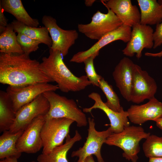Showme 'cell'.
I'll use <instances>...</instances> for the list:
<instances>
[{
    "label": "cell",
    "instance_id": "6da1fadb",
    "mask_svg": "<svg viewBox=\"0 0 162 162\" xmlns=\"http://www.w3.org/2000/svg\"><path fill=\"white\" fill-rule=\"evenodd\" d=\"M40 63L21 54H0V82L12 86H22L53 82L41 70Z\"/></svg>",
    "mask_w": 162,
    "mask_h": 162
},
{
    "label": "cell",
    "instance_id": "7a4b0ae2",
    "mask_svg": "<svg viewBox=\"0 0 162 162\" xmlns=\"http://www.w3.org/2000/svg\"><path fill=\"white\" fill-rule=\"evenodd\" d=\"M40 67L44 74L57 83L63 92H76L85 89L91 83L86 75L77 77L68 68L58 50H49V55L42 58Z\"/></svg>",
    "mask_w": 162,
    "mask_h": 162
},
{
    "label": "cell",
    "instance_id": "3957f363",
    "mask_svg": "<svg viewBox=\"0 0 162 162\" xmlns=\"http://www.w3.org/2000/svg\"><path fill=\"white\" fill-rule=\"evenodd\" d=\"M50 105L48 112L44 116L45 120L57 118H66L72 119L76 123L78 127L87 125L86 116L78 106L73 99H68L54 91H48L43 93Z\"/></svg>",
    "mask_w": 162,
    "mask_h": 162
},
{
    "label": "cell",
    "instance_id": "277c9868",
    "mask_svg": "<svg viewBox=\"0 0 162 162\" xmlns=\"http://www.w3.org/2000/svg\"><path fill=\"white\" fill-rule=\"evenodd\" d=\"M150 134L141 126L129 125L125 127L121 132L111 134L105 143L119 147L124 152L123 157L132 162H137L140 151V142Z\"/></svg>",
    "mask_w": 162,
    "mask_h": 162
},
{
    "label": "cell",
    "instance_id": "5b68a950",
    "mask_svg": "<svg viewBox=\"0 0 162 162\" xmlns=\"http://www.w3.org/2000/svg\"><path fill=\"white\" fill-rule=\"evenodd\" d=\"M107 8L108 12L106 14L97 10L92 16L90 23L79 24V31L90 39L98 40L121 26L123 24L117 16L109 8Z\"/></svg>",
    "mask_w": 162,
    "mask_h": 162
},
{
    "label": "cell",
    "instance_id": "8992f818",
    "mask_svg": "<svg viewBox=\"0 0 162 162\" xmlns=\"http://www.w3.org/2000/svg\"><path fill=\"white\" fill-rule=\"evenodd\" d=\"M74 121L66 118H53L45 120L41 131L42 154L49 153L55 147L63 144L69 134L70 128Z\"/></svg>",
    "mask_w": 162,
    "mask_h": 162
},
{
    "label": "cell",
    "instance_id": "52a82bcc",
    "mask_svg": "<svg viewBox=\"0 0 162 162\" xmlns=\"http://www.w3.org/2000/svg\"><path fill=\"white\" fill-rule=\"evenodd\" d=\"M59 89L57 85L41 82L22 86H8L6 92L11 100L13 108L16 112L22 106L32 101L40 94L48 91Z\"/></svg>",
    "mask_w": 162,
    "mask_h": 162
},
{
    "label": "cell",
    "instance_id": "ba28073f",
    "mask_svg": "<svg viewBox=\"0 0 162 162\" xmlns=\"http://www.w3.org/2000/svg\"><path fill=\"white\" fill-rule=\"evenodd\" d=\"M88 122L89 126L86 141L82 147L72 152L71 157H77L79 158L77 162H83L87 157L94 155L98 162H105L101 155V148L111 133L108 128L101 131H97L93 118H88Z\"/></svg>",
    "mask_w": 162,
    "mask_h": 162
},
{
    "label": "cell",
    "instance_id": "9c48e42d",
    "mask_svg": "<svg viewBox=\"0 0 162 162\" xmlns=\"http://www.w3.org/2000/svg\"><path fill=\"white\" fill-rule=\"evenodd\" d=\"M50 107L49 103L43 94H40L16 112L14 122L9 131L14 133L24 130L35 118L46 114Z\"/></svg>",
    "mask_w": 162,
    "mask_h": 162
},
{
    "label": "cell",
    "instance_id": "30bf717a",
    "mask_svg": "<svg viewBox=\"0 0 162 162\" xmlns=\"http://www.w3.org/2000/svg\"><path fill=\"white\" fill-rule=\"evenodd\" d=\"M41 22L47 29L52 40L50 49L59 51L62 56L67 55L69 49L78 38L77 31L62 29L58 26L56 19L50 16H44Z\"/></svg>",
    "mask_w": 162,
    "mask_h": 162
},
{
    "label": "cell",
    "instance_id": "8fae6325",
    "mask_svg": "<svg viewBox=\"0 0 162 162\" xmlns=\"http://www.w3.org/2000/svg\"><path fill=\"white\" fill-rule=\"evenodd\" d=\"M157 90L154 80L140 66L134 64L131 101L139 104L146 99L149 100L154 97Z\"/></svg>",
    "mask_w": 162,
    "mask_h": 162
},
{
    "label": "cell",
    "instance_id": "7c38bea8",
    "mask_svg": "<svg viewBox=\"0 0 162 162\" xmlns=\"http://www.w3.org/2000/svg\"><path fill=\"white\" fill-rule=\"evenodd\" d=\"M153 30L149 25L139 23L133 26L130 40L122 50L123 54L132 57L136 54L137 58H141L144 48H153Z\"/></svg>",
    "mask_w": 162,
    "mask_h": 162
},
{
    "label": "cell",
    "instance_id": "4fadbf2b",
    "mask_svg": "<svg viewBox=\"0 0 162 162\" xmlns=\"http://www.w3.org/2000/svg\"><path fill=\"white\" fill-rule=\"evenodd\" d=\"M45 122L44 116H40L27 126L16 143V147L19 152L34 154L43 148L40 133Z\"/></svg>",
    "mask_w": 162,
    "mask_h": 162
},
{
    "label": "cell",
    "instance_id": "5bb4252c",
    "mask_svg": "<svg viewBox=\"0 0 162 162\" xmlns=\"http://www.w3.org/2000/svg\"><path fill=\"white\" fill-rule=\"evenodd\" d=\"M132 28L122 24L117 29L104 35L88 49L79 52L74 55L70 60V62H83L86 59L96 53L109 44L117 40L128 43L130 40Z\"/></svg>",
    "mask_w": 162,
    "mask_h": 162
},
{
    "label": "cell",
    "instance_id": "9a60e30c",
    "mask_svg": "<svg viewBox=\"0 0 162 162\" xmlns=\"http://www.w3.org/2000/svg\"><path fill=\"white\" fill-rule=\"evenodd\" d=\"M88 97L94 101V104L90 107L83 108V111L90 113L93 109H96L104 111L110 121V126L108 129L111 133L121 132L125 127L130 125L127 111L124 110L120 112H116L112 110L106 106L98 93L92 92L88 95Z\"/></svg>",
    "mask_w": 162,
    "mask_h": 162
},
{
    "label": "cell",
    "instance_id": "2e32d148",
    "mask_svg": "<svg viewBox=\"0 0 162 162\" xmlns=\"http://www.w3.org/2000/svg\"><path fill=\"white\" fill-rule=\"evenodd\" d=\"M127 111L129 119L134 124H142L149 120L155 122L162 116V102L154 97L144 104L131 105Z\"/></svg>",
    "mask_w": 162,
    "mask_h": 162
},
{
    "label": "cell",
    "instance_id": "e0dca14e",
    "mask_svg": "<svg viewBox=\"0 0 162 162\" xmlns=\"http://www.w3.org/2000/svg\"><path fill=\"white\" fill-rule=\"evenodd\" d=\"M134 64L129 58L124 57L116 65L112 74L116 86L128 101H131Z\"/></svg>",
    "mask_w": 162,
    "mask_h": 162
},
{
    "label": "cell",
    "instance_id": "ac0fdd59",
    "mask_svg": "<svg viewBox=\"0 0 162 162\" xmlns=\"http://www.w3.org/2000/svg\"><path fill=\"white\" fill-rule=\"evenodd\" d=\"M106 8L112 11L122 24L132 27L140 23V13L138 7L130 0H109L105 3Z\"/></svg>",
    "mask_w": 162,
    "mask_h": 162
},
{
    "label": "cell",
    "instance_id": "d6986e66",
    "mask_svg": "<svg viewBox=\"0 0 162 162\" xmlns=\"http://www.w3.org/2000/svg\"><path fill=\"white\" fill-rule=\"evenodd\" d=\"M82 138L78 130H76L73 137L69 134L67 135L64 144L55 147L48 154L39 155L37 159L38 162H69L67 157L68 152L76 142Z\"/></svg>",
    "mask_w": 162,
    "mask_h": 162
},
{
    "label": "cell",
    "instance_id": "ffe728a7",
    "mask_svg": "<svg viewBox=\"0 0 162 162\" xmlns=\"http://www.w3.org/2000/svg\"><path fill=\"white\" fill-rule=\"evenodd\" d=\"M140 9V23L144 25H157L162 20V5L156 0H137Z\"/></svg>",
    "mask_w": 162,
    "mask_h": 162
},
{
    "label": "cell",
    "instance_id": "44dd1931",
    "mask_svg": "<svg viewBox=\"0 0 162 162\" xmlns=\"http://www.w3.org/2000/svg\"><path fill=\"white\" fill-rule=\"evenodd\" d=\"M0 5L4 12L12 14L18 21L33 27H37L39 25L38 20L30 16L21 0H1Z\"/></svg>",
    "mask_w": 162,
    "mask_h": 162
},
{
    "label": "cell",
    "instance_id": "7402d4cb",
    "mask_svg": "<svg viewBox=\"0 0 162 162\" xmlns=\"http://www.w3.org/2000/svg\"><path fill=\"white\" fill-rule=\"evenodd\" d=\"M11 23L15 32L23 34L40 43L46 45L50 48H51L52 40L49 35L47 29L45 26L39 28L32 27L16 20H13Z\"/></svg>",
    "mask_w": 162,
    "mask_h": 162
},
{
    "label": "cell",
    "instance_id": "603a6c76",
    "mask_svg": "<svg viewBox=\"0 0 162 162\" xmlns=\"http://www.w3.org/2000/svg\"><path fill=\"white\" fill-rule=\"evenodd\" d=\"M24 130H20L14 133L9 130L4 131L0 136V159L3 160L10 157L18 159L22 153L16 147L17 141Z\"/></svg>",
    "mask_w": 162,
    "mask_h": 162
},
{
    "label": "cell",
    "instance_id": "cb8c5ba5",
    "mask_svg": "<svg viewBox=\"0 0 162 162\" xmlns=\"http://www.w3.org/2000/svg\"><path fill=\"white\" fill-rule=\"evenodd\" d=\"M11 99L6 92L0 91V132L10 130L16 118Z\"/></svg>",
    "mask_w": 162,
    "mask_h": 162
},
{
    "label": "cell",
    "instance_id": "d4e9b609",
    "mask_svg": "<svg viewBox=\"0 0 162 162\" xmlns=\"http://www.w3.org/2000/svg\"><path fill=\"white\" fill-rule=\"evenodd\" d=\"M12 24L9 23L5 30L0 35L1 53L11 54L24 53L18 42Z\"/></svg>",
    "mask_w": 162,
    "mask_h": 162
},
{
    "label": "cell",
    "instance_id": "484cf974",
    "mask_svg": "<svg viewBox=\"0 0 162 162\" xmlns=\"http://www.w3.org/2000/svg\"><path fill=\"white\" fill-rule=\"evenodd\" d=\"M99 88L105 94L107 101L104 102L106 106L116 112H120L124 110L120 104V100L114 90L112 86L109 84L103 77L99 82Z\"/></svg>",
    "mask_w": 162,
    "mask_h": 162
},
{
    "label": "cell",
    "instance_id": "4316f807",
    "mask_svg": "<svg viewBox=\"0 0 162 162\" xmlns=\"http://www.w3.org/2000/svg\"><path fill=\"white\" fill-rule=\"evenodd\" d=\"M142 149L148 158L162 157V136L151 134L143 143Z\"/></svg>",
    "mask_w": 162,
    "mask_h": 162
},
{
    "label": "cell",
    "instance_id": "83f0119b",
    "mask_svg": "<svg viewBox=\"0 0 162 162\" xmlns=\"http://www.w3.org/2000/svg\"><path fill=\"white\" fill-rule=\"evenodd\" d=\"M99 53H96L86 59L83 62L86 76L91 84L99 87V82L102 77L96 72L94 64V60Z\"/></svg>",
    "mask_w": 162,
    "mask_h": 162
},
{
    "label": "cell",
    "instance_id": "f1b7e54d",
    "mask_svg": "<svg viewBox=\"0 0 162 162\" xmlns=\"http://www.w3.org/2000/svg\"><path fill=\"white\" fill-rule=\"evenodd\" d=\"M17 39L23 52L29 55L31 52L37 51L39 48V42L21 33H18Z\"/></svg>",
    "mask_w": 162,
    "mask_h": 162
},
{
    "label": "cell",
    "instance_id": "f546056e",
    "mask_svg": "<svg viewBox=\"0 0 162 162\" xmlns=\"http://www.w3.org/2000/svg\"><path fill=\"white\" fill-rule=\"evenodd\" d=\"M153 40L154 49L162 44V20L160 23L156 25L155 31L153 33Z\"/></svg>",
    "mask_w": 162,
    "mask_h": 162
},
{
    "label": "cell",
    "instance_id": "4dcf8cb0",
    "mask_svg": "<svg viewBox=\"0 0 162 162\" xmlns=\"http://www.w3.org/2000/svg\"><path fill=\"white\" fill-rule=\"evenodd\" d=\"M4 10L0 5V33H2L8 25V20L4 14Z\"/></svg>",
    "mask_w": 162,
    "mask_h": 162
},
{
    "label": "cell",
    "instance_id": "1f68e13d",
    "mask_svg": "<svg viewBox=\"0 0 162 162\" xmlns=\"http://www.w3.org/2000/svg\"><path fill=\"white\" fill-rule=\"evenodd\" d=\"M145 55L148 56L160 57L162 56V50L156 53L146 52L145 53Z\"/></svg>",
    "mask_w": 162,
    "mask_h": 162
},
{
    "label": "cell",
    "instance_id": "d6a6232c",
    "mask_svg": "<svg viewBox=\"0 0 162 162\" xmlns=\"http://www.w3.org/2000/svg\"><path fill=\"white\" fill-rule=\"evenodd\" d=\"M17 158L15 157H10L1 160L0 162H18Z\"/></svg>",
    "mask_w": 162,
    "mask_h": 162
},
{
    "label": "cell",
    "instance_id": "836d02e7",
    "mask_svg": "<svg viewBox=\"0 0 162 162\" xmlns=\"http://www.w3.org/2000/svg\"><path fill=\"white\" fill-rule=\"evenodd\" d=\"M148 162H162V157H155L149 158Z\"/></svg>",
    "mask_w": 162,
    "mask_h": 162
},
{
    "label": "cell",
    "instance_id": "e575fe53",
    "mask_svg": "<svg viewBox=\"0 0 162 162\" xmlns=\"http://www.w3.org/2000/svg\"><path fill=\"white\" fill-rule=\"evenodd\" d=\"M156 126L162 130V116L155 121Z\"/></svg>",
    "mask_w": 162,
    "mask_h": 162
},
{
    "label": "cell",
    "instance_id": "d590c367",
    "mask_svg": "<svg viewBox=\"0 0 162 162\" xmlns=\"http://www.w3.org/2000/svg\"><path fill=\"white\" fill-rule=\"evenodd\" d=\"M83 162H95L92 155H91L87 157Z\"/></svg>",
    "mask_w": 162,
    "mask_h": 162
},
{
    "label": "cell",
    "instance_id": "8d00e7d4",
    "mask_svg": "<svg viewBox=\"0 0 162 162\" xmlns=\"http://www.w3.org/2000/svg\"><path fill=\"white\" fill-rule=\"evenodd\" d=\"M95 1V0H86L85 1V4L87 6L90 7L92 5Z\"/></svg>",
    "mask_w": 162,
    "mask_h": 162
},
{
    "label": "cell",
    "instance_id": "74e56055",
    "mask_svg": "<svg viewBox=\"0 0 162 162\" xmlns=\"http://www.w3.org/2000/svg\"><path fill=\"white\" fill-rule=\"evenodd\" d=\"M158 2L159 4L162 5V0H159Z\"/></svg>",
    "mask_w": 162,
    "mask_h": 162
},
{
    "label": "cell",
    "instance_id": "f35d334b",
    "mask_svg": "<svg viewBox=\"0 0 162 162\" xmlns=\"http://www.w3.org/2000/svg\"><path fill=\"white\" fill-rule=\"evenodd\" d=\"M31 162H36V161H32Z\"/></svg>",
    "mask_w": 162,
    "mask_h": 162
}]
</instances>
